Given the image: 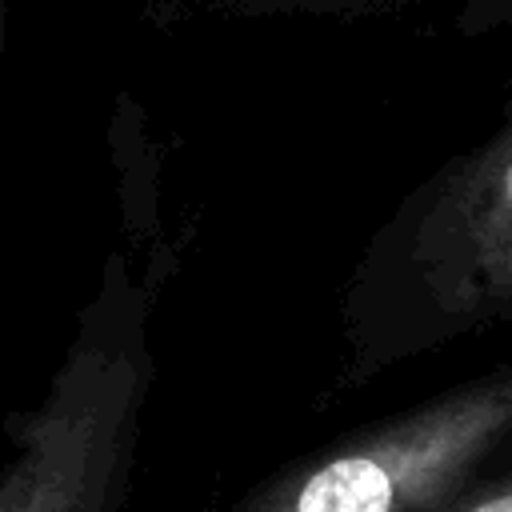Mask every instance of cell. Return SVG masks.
I'll list each match as a JSON object with an SVG mask.
<instances>
[{
	"mask_svg": "<svg viewBox=\"0 0 512 512\" xmlns=\"http://www.w3.org/2000/svg\"><path fill=\"white\" fill-rule=\"evenodd\" d=\"M512 324V100L372 232L340 300V384Z\"/></svg>",
	"mask_w": 512,
	"mask_h": 512,
	"instance_id": "1",
	"label": "cell"
},
{
	"mask_svg": "<svg viewBox=\"0 0 512 512\" xmlns=\"http://www.w3.org/2000/svg\"><path fill=\"white\" fill-rule=\"evenodd\" d=\"M164 236L112 248L44 396L12 412L0 512H120L156 384L152 316L172 276Z\"/></svg>",
	"mask_w": 512,
	"mask_h": 512,
	"instance_id": "2",
	"label": "cell"
},
{
	"mask_svg": "<svg viewBox=\"0 0 512 512\" xmlns=\"http://www.w3.org/2000/svg\"><path fill=\"white\" fill-rule=\"evenodd\" d=\"M508 468L512 360L288 460L228 512H448Z\"/></svg>",
	"mask_w": 512,
	"mask_h": 512,
	"instance_id": "3",
	"label": "cell"
},
{
	"mask_svg": "<svg viewBox=\"0 0 512 512\" xmlns=\"http://www.w3.org/2000/svg\"><path fill=\"white\" fill-rule=\"evenodd\" d=\"M152 4L164 12L200 8V12L272 20V16H368V12L388 8L392 0H152Z\"/></svg>",
	"mask_w": 512,
	"mask_h": 512,
	"instance_id": "4",
	"label": "cell"
},
{
	"mask_svg": "<svg viewBox=\"0 0 512 512\" xmlns=\"http://www.w3.org/2000/svg\"><path fill=\"white\" fill-rule=\"evenodd\" d=\"M452 12V28L468 36H488L504 24H512V0H444Z\"/></svg>",
	"mask_w": 512,
	"mask_h": 512,
	"instance_id": "5",
	"label": "cell"
},
{
	"mask_svg": "<svg viewBox=\"0 0 512 512\" xmlns=\"http://www.w3.org/2000/svg\"><path fill=\"white\" fill-rule=\"evenodd\" d=\"M448 512H512V468L492 476L488 484L472 488L460 504H452Z\"/></svg>",
	"mask_w": 512,
	"mask_h": 512,
	"instance_id": "6",
	"label": "cell"
}]
</instances>
